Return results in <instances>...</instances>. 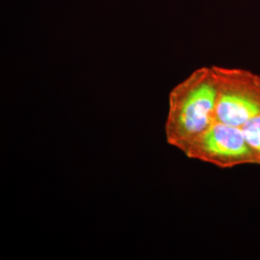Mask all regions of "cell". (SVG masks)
<instances>
[{
  "label": "cell",
  "instance_id": "4",
  "mask_svg": "<svg viewBox=\"0 0 260 260\" xmlns=\"http://www.w3.org/2000/svg\"><path fill=\"white\" fill-rule=\"evenodd\" d=\"M241 128L252 151L254 165L260 167V115L246 122Z\"/></svg>",
  "mask_w": 260,
  "mask_h": 260
},
{
  "label": "cell",
  "instance_id": "3",
  "mask_svg": "<svg viewBox=\"0 0 260 260\" xmlns=\"http://www.w3.org/2000/svg\"><path fill=\"white\" fill-rule=\"evenodd\" d=\"M186 156L221 169L254 165V157L241 127L221 121L213 124L186 149Z\"/></svg>",
  "mask_w": 260,
  "mask_h": 260
},
{
  "label": "cell",
  "instance_id": "2",
  "mask_svg": "<svg viewBox=\"0 0 260 260\" xmlns=\"http://www.w3.org/2000/svg\"><path fill=\"white\" fill-rule=\"evenodd\" d=\"M218 82L216 121L242 127L260 115V75L213 66Z\"/></svg>",
  "mask_w": 260,
  "mask_h": 260
},
{
  "label": "cell",
  "instance_id": "1",
  "mask_svg": "<svg viewBox=\"0 0 260 260\" xmlns=\"http://www.w3.org/2000/svg\"><path fill=\"white\" fill-rule=\"evenodd\" d=\"M218 82L212 67L195 70L169 93L168 144L183 153L216 121Z\"/></svg>",
  "mask_w": 260,
  "mask_h": 260
}]
</instances>
